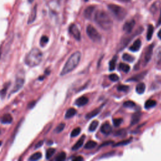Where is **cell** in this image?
I'll list each match as a JSON object with an SVG mask.
<instances>
[{
	"label": "cell",
	"mask_w": 161,
	"mask_h": 161,
	"mask_svg": "<svg viewBox=\"0 0 161 161\" xmlns=\"http://www.w3.org/2000/svg\"><path fill=\"white\" fill-rule=\"evenodd\" d=\"M94 21L104 30H109L113 27V21L109 15L103 10H99L94 15Z\"/></svg>",
	"instance_id": "obj_1"
},
{
	"label": "cell",
	"mask_w": 161,
	"mask_h": 161,
	"mask_svg": "<svg viewBox=\"0 0 161 161\" xmlns=\"http://www.w3.org/2000/svg\"><path fill=\"white\" fill-rule=\"evenodd\" d=\"M94 10H95V7L93 6V5H91V6L88 7L85 9L84 12V13H83L84 17L86 19H90L91 18Z\"/></svg>",
	"instance_id": "obj_11"
},
{
	"label": "cell",
	"mask_w": 161,
	"mask_h": 161,
	"mask_svg": "<svg viewBox=\"0 0 161 161\" xmlns=\"http://www.w3.org/2000/svg\"><path fill=\"white\" fill-rule=\"evenodd\" d=\"M99 125V122L97 120H94L93 122H91V123L90 124L89 127V130L90 132H94V131L97 128L98 126Z\"/></svg>",
	"instance_id": "obj_29"
},
{
	"label": "cell",
	"mask_w": 161,
	"mask_h": 161,
	"mask_svg": "<svg viewBox=\"0 0 161 161\" xmlns=\"http://www.w3.org/2000/svg\"><path fill=\"white\" fill-rule=\"evenodd\" d=\"M157 35H158V37H159L160 39H161V29L159 31Z\"/></svg>",
	"instance_id": "obj_47"
},
{
	"label": "cell",
	"mask_w": 161,
	"mask_h": 161,
	"mask_svg": "<svg viewBox=\"0 0 161 161\" xmlns=\"http://www.w3.org/2000/svg\"><path fill=\"white\" fill-rule=\"evenodd\" d=\"M123 122V119L121 118H114L113 120V123L115 127H119V126L122 124V123Z\"/></svg>",
	"instance_id": "obj_37"
},
{
	"label": "cell",
	"mask_w": 161,
	"mask_h": 161,
	"mask_svg": "<svg viewBox=\"0 0 161 161\" xmlns=\"http://www.w3.org/2000/svg\"><path fill=\"white\" fill-rule=\"evenodd\" d=\"M35 103H36V102H30V103L28 104V108L32 109V108H33V107L35 106Z\"/></svg>",
	"instance_id": "obj_44"
},
{
	"label": "cell",
	"mask_w": 161,
	"mask_h": 161,
	"mask_svg": "<svg viewBox=\"0 0 161 161\" xmlns=\"http://www.w3.org/2000/svg\"><path fill=\"white\" fill-rule=\"evenodd\" d=\"M118 1H122V2H126V3H127V2H129L130 0H118Z\"/></svg>",
	"instance_id": "obj_48"
},
{
	"label": "cell",
	"mask_w": 161,
	"mask_h": 161,
	"mask_svg": "<svg viewBox=\"0 0 161 161\" xmlns=\"http://www.w3.org/2000/svg\"><path fill=\"white\" fill-rule=\"evenodd\" d=\"M55 152V149L54 148H50L47 149V152H46V159H49L50 157H52L53 155Z\"/></svg>",
	"instance_id": "obj_32"
},
{
	"label": "cell",
	"mask_w": 161,
	"mask_h": 161,
	"mask_svg": "<svg viewBox=\"0 0 161 161\" xmlns=\"http://www.w3.org/2000/svg\"><path fill=\"white\" fill-rule=\"evenodd\" d=\"M131 140H132V139L122 141V142L114 144L113 147H118V146H123V145H127V144H128L129 143L131 142Z\"/></svg>",
	"instance_id": "obj_33"
},
{
	"label": "cell",
	"mask_w": 161,
	"mask_h": 161,
	"mask_svg": "<svg viewBox=\"0 0 161 161\" xmlns=\"http://www.w3.org/2000/svg\"><path fill=\"white\" fill-rule=\"evenodd\" d=\"M101 108H102V107L96 108V109L93 110V111H91V112L88 113V114H86V119H91V118H92L96 117V116L100 112Z\"/></svg>",
	"instance_id": "obj_20"
},
{
	"label": "cell",
	"mask_w": 161,
	"mask_h": 161,
	"mask_svg": "<svg viewBox=\"0 0 161 161\" xmlns=\"http://www.w3.org/2000/svg\"><path fill=\"white\" fill-rule=\"evenodd\" d=\"M101 132L104 135H109L112 132V127L108 122L103 123L101 127Z\"/></svg>",
	"instance_id": "obj_12"
},
{
	"label": "cell",
	"mask_w": 161,
	"mask_h": 161,
	"mask_svg": "<svg viewBox=\"0 0 161 161\" xmlns=\"http://www.w3.org/2000/svg\"><path fill=\"white\" fill-rule=\"evenodd\" d=\"M109 79L112 80V81L116 82L117 81V80H118L119 77L116 74H112L109 75Z\"/></svg>",
	"instance_id": "obj_41"
},
{
	"label": "cell",
	"mask_w": 161,
	"mask_h": 161,
	"mask_svg": "<svg viewBox=\"0 0 161 161\" xmlns=\"http://www.w3.org/2000/svg\"><path fill=\"white\" fill-rule=\"evenodd\" d=\"M88 103V99L87 97L86 96H80L78 99H76L75 102V104H76L78 107H82L85 104H86Z\"/></svg>",
	"instance_id": "obj_17"
},
{
	"label": "cell",
	"mask_w": 161,
	"mask_h": 161,
	"mask_svg": "<svg viewBox=\"0 0 161 161\" xmlns=\"http://www.w3.org/2000/svg\"><path fill=\"white\" fill-rule=\"evenodd\" d=\"M116 135H117V136H122V137H125V136L126 135V132L125 130H120V131H118V132H117V133H116Z\"/></svg>",
	"instance_id": "obj_42"
},
{
	"label": "cell",
	"mask_w": 161,
	"mask_h": 161,
	"mask_svg": "<svg viewBox=\"0 0 161 161\" xmlns=\"http://www.w3.org/2000/svg\"><path fill=\"white\" fill-rule=\"evenodd\" d=\"M117 57L115 56L112 58V59L110 60V64H109V69L110 71H112L114 70L116 67V64H117Z\"/></svg>",
	"instance_id": "obj_23"
},
{
	"label": "cell",
	"mask_w": 161,
	"mask_h": 161,
	"mask_svg": "<svg viewBox=\"0 0 161 161\" xmlns=\"http://www.w3.org/2000/svg\"><path fill=\"white\" fill-rule=\"evenodd\" d=\"M108 7L111 13L118 20H122L127 16V10L122 7L118 6L117 4H110L108 5Z\"/></svg>",
	"instance_id": "obj_4"
},
{
	"label": "cell",
	"mask_w": 161,
	"mask_h": 161,
	"mask_svg": "<svg viewBox=\"0 0 161 161\" xmlns=\"http://www.w3.org/2000/svg\"><path fill=\"white\" fill-rule=\"evenodd\" d=\"M49 42V38L47 36H42L41 39H40V44L42 47H44Z\"/></svg>",
	"instance_id": "obj_38"
},
{
	"label": "cell",
	"mask_w": 161,
	"mask_h": 161,
	"mask_svg": "<svg viewBox=\"0 0 161 161\" xmlns=\"http://www.w3.org/2000/svg\"><path fill=\"white\" fill-rule=\"evenodd\" d=\"M83 160V158L81 157V156H78V157H76L73 159L74 161H81Z\"/></svg>",
	"instance_id": "obj_45"
},
{
	"label": "cell",
	"mask_w": 161,
	"mask_h": 161,
	"mask_svg": "<svg viewBox=\"0 0 161 161\" xmlns=\"http://www.w3.org/2000/svg\"><path fill=\"white\" fill-rule=\"evenodd\" d=\"M153 49H154V45H150L149 47H147V50H146L145 53V61L146 63H148L152 57V53H153Z\"/></svg>",
	"instance_id": "obj_10"
},
{
	"label": "cell",
	"mask_w": 161,
	"mask_h": 161,
	"mask_svg": "<svg viewBox=\"0 0 161 161\" xmlns=\"http://www.w3.org/2000/svg\"><path fill=\"white\" fill-rule=\"evenodd\" d=\"M113 144L112 141H110V142H106L104 144H103L102 145H101V147H104V146H105L106 145H110V144Z\"/></svg>",
	"instance_id": "obj_46"
},
{
	"label": "cell",
	"mask_w": 161,
	"mask_h": 161,
	"mask_svg": "<svg viewBox=\"0 0 161 161\" xmlns=\"http://www.w3.org/2000/svg\"><path fill=\"white\" fill-rule=\"evenodd\" d=\"M140 118H141V113L140 112H137L134 113L132 115V119H131V125H133L139 123V122L140 120Z\"/></svg>",
	"instance_id": "obj_19"
},
{
	"label": "cell",
	"mask_w": 161,
	"mask_h": 161,
	"mask_svg": "<svg viewBox=\"0 0 161 161\" xmlns=\"http://www.w3.org/2000/svg\"><path fill=\"white\" fill-rule=\"evenodd\" d=\"M69 32L77 40H80V33L78 27L75 24H72L69 27Z\"/></svg>",
	"instance_id": "obj_7"
},
{
	"label": "cell",
	"mask_w": 161,
	"mask_h": 161,
	"mask_svg": "<svg viewBox=\"0 0 161 161\" xmlns=\"http://www.w3.org/2000/svg\"><path fill=\"white\" fill-rule=\"evenodd\" d=\"M142 32V28H140V29H138L137 31H136L133 34L130 35V33H127L128 35L125 36L122 38V39L121 40V42L119 44V50H121L122 49H124L127 45L131 42V40H132L133 37H135L136 35H137L138 33H140Z\"/></svg>",
	"instance_id": "obj_6"
},
{
	"label": "cell",
	"mask_w": 161,
	"mask_h": 161,
	"mask_svg": "<svg viewBox=\"0 0 161 161\" xmlns=\"http://www.w3.org/2000/svg\"><path fill=\"white\" fill-rule=\"evenodd\" d=\"M161 23V15H160V20H159V24Z\"/></svg>",
	"instance_id": "obj_50"
},
{
	"label": "cell",
	"mask_w": 161,
	"mask_h": 161,
	"mask_svg": "<svg viewBox=\"0 0 161 161\" xmlns=\"http://www.w3.org/2000/svg\"><path fill=\"white\" fill-rule=\"evenodd\" d=\"M42 52L37 48H33L28 53L25 59V62L29 67L37 66L42 62Z\"/></svg>",
	"instance_id": "obj_2"
},
{
	"label": "cell",
	"mask_w": 161,
	"mask_h": 161,
	"mask_svg": "<svg viewBox=\"0 0 161 161\" xmlns=\"http://www.w3.org/2000/svg\"><path fill=\"white\" fill-rule=\"evenodd\" d=\"M2 145V141H0V146Z\"/></svg>",
	"instance_id": "obj_51"
},
{
	"label": "cell",
	"mask_w": 161,
	"mask_h": 161,
	"mask_svg": "<svg viewBox=\"0 0 161 161\" xmlns=\"http://www.w3.org/2000/svg\"><path fill=\"white\" fill-rule=\"evenodd\" d=\"M24 83H25V80L23 78H17L16 80V83H15V84L14 87L12 90L11 93L13 94V93L18 92V91L23 87Z\"/></svg>",
	"instance_id": "obj_8"
},
{
	"label": "cell",
	"mask_w": 161,
	"mask_h": 161,
	"mask_svg": "<svg viewBox=\"0 0 161 161\" xmlns=\"http://www.w3.org/2000/svg\"><path fill=\"white\" fill-rule=\"evenodd\" d=\"M141 45H142V42H141V40L140 39L136 40L133 44L132 46L130 47L129 49L132 52H137L141 47Z\"/></svg>",
	"instance_id": "obj_16"
},
{
	"label": "cell",
	"mask_w": 161,
	"mask_h": 161,
	"mask_svg": "<svg viewBox=\"0 0 161 161\" xmlns=\"http://www.w3.org/2000/svg\"><path fill=\"white\" fill-rule=\"evenodd\" d=\"M145 84L144 83H139L137 86H136V92L138 94H142L145 92Z\"/></svg>",
	"instance_id": "obj_21"
},
{
	"label": "cell",
	"mask_w": 161,
	"mask_h": 161,
	"mask_svg": "<svg viewBox=\"0 0 161 161\" xmlns=\"http://www.w3.org/2000/svg\"><path fill=\"white\" fill-rule=\"evenodd\" d=\"M42 158V154L40 152H36L33 154L32 156H30V157L28 159L29 160L31 161H36Z\"/></svg>",
	"instance_id": "obj_28"
},
{
	"label": "cell",
	"mask_w": 161,
	"mask_h": 161,
	"mask_svg": "<svg viewBox=\"0 0 161 161\" xmlns=\"http://www.w3.org/2000/svg\"><path fill=\"white\" fill-rule=\"evenodd\" d=\"M156 104H157V102H156L155 100L149 99V100H147V102H145V108L146 109H149V108L154 107Z\"/></svg>",
	"instance_id": "obj_24"
},
{
	"label": "cell",
	"mask_w": 161,
	"mask_h": 161,
	"mask_svg": "<svg viewBox=\"0 0 161 161\" xmlns=\"http://www.w3.org/2000/svg\"><path fill=\"white\" fill-rule=\"evenodd\" d=\"M135 25V22L133 20H130V21L127 22L124 24L123 27V30L127 33H130L132 32Z\"/></svg>",
	"instance_id": "obj_9"
},
{
	"label": "cell",
	"mask_w": 161,
	"mask_h": 161,
	"mask_svg": "<svg viewBox=\"0 0 161 161\" xmlns=\"http://www.w3.org/2000/svg\"><path fill=\"white\" fill-rule=\"evenodd\" d=\"M65 157H66V154H65V152H62L57 155L56 158H55V160L63 161L65 159Z\"/></svg>",
	"instance_id": "obj_34"
},
{
	"label": "cell",
	"mask_w": 161,
	"mask_h": 161,
	"mask_svg": "<svg viewBox=\"0 0 161 161\" xmlns=\"http://www.w3.org/2000/svg\"><path fill=\"white\" fill-rule=\"evenodd\" d=\"M9 84H10L9 83H7L6 85H4L3 89H2L1 91H0V97H1V98H4L5 95H6V94H7V90H8V88L9 87Z\"/></svg>",
	"instance_id": "obj_31"
},
{
	"label": "cell",
	"mask_w": 161,
	"mask_h": 161,
	"mask_svg": "<svg viewBox=\"0 0 161 161\" xmlns=\"http://www.w3.org/2000/svg\"><path fill=\"white\" fill-rule=\"evenodd\" d=\"M86 33L88 37L94 42H98L102 40V35L91 25H89L87 27Z\"/></svg>",
	"instance_id": "obj_5"
},
{
	"label": "cell",
	"mask_w": 161,
	"mask_h": 161,
	"mask_svg": "<svg viewBox=\"0 0 161 161\" xmlns=\"http://www.w3.org/2000/svg\"><path fill=\"white\" fill-rule=\"evenodd\" d=\"M129 87L127 85H120L117 88V89L119 91H127Z\"/></svg>",
	"instance_id": "obj_40"
},
{
	"label": "cell",
	"mask_w": 161,
	"mask_h": 161,
	"mask_svg": "<svg viewBox=\"0 0 161 161\" xmlns=\"http://www.w3.org/2000/svg\"><path fill=\"white\" fill-rule=\"evenodd\" d=\"M65 128V124L64 123H60L59 124L57 127H56V128L55 129V132L56 133H60Z\"/></svg>",
	"instance_id": "obj_39"
},
{
	"label": "cell",
	"mask_w": 161,
	"mask_h": 161,
	"mask_svg": "<svg viewBox=\"0 0 161 161\" xmlns=\"http://www.w3.org/2000/svg\"><path fill=\"white\" fill-rule=\"evenodd\" d=\"M97 145V143L93 140H90L85 145L84 148L86 149H92Z\"/></svg>",
	"instance_id": "obj_27"
},
{
	"label": "cell",
	"mask_w": 161,
	"mask_h": 161,
	"mask_svg": "<svg viewBox=\"0 0 161 161\" xmlns=\"http://www.w3.org/2000/svg\"><path fill=\"white\" fill-rule=\"evenodd\" d=\"M43 144H44L43 141H40V142H38L36 145H35V149H38V148H39L40 147H42Z\"/></svg>",
	"instance_id": "obj_43"
},
{
	"label": "cell",
	"mask_w": 161,
	"mask_h": 161,
	"mask_svg": "<svg viewBox=\"0 0 161 161\" xmlns=\"http://www.w3.org/2000/svg\"><path fill=\"white\" fill-rule=\"evenodd\" d=\"M76 114V110H75L74 108H69L67 111L66 113H65V118H70L73 117Z\"/></svg>",
	"instance_id": "obj_22"
},
{
	"label": "cell",
	"mask_w": 161,
	"mask_h": 161,
	"mask_svg": "<svg viewBox=\"0 0 161 161\" xmlns=\"http://www.w3.org/2000/svg\"><path fill=\"white\" fill-rule=\"evenodd\" d=\"M147 71L140 73L137 75H134V76L129 78L128 79H127V81H135V82L139 81V80H142V79L144 78V77L145 76V75L147 74Z\"/></svg>",
	"instance_id": "obj_13"
},
{
	"label": "cell",
	"mask_w": 161,
	"mask_h": 161,
	"mask_svg": "<svg viewBox=\"0 0 161 161\" xmlns=\"http://www.w3.org/2000/svg\"><path fill=\"white\" fill-rule=\"evenodd\" d=\"M122 59L127 62H132L134 60V57L128 54H124L122 56Z\"/></svg>",
	"instance_id": "obj_30"
},
{
	"label": "cell",
	"mask_w": 161,
	"mask_h": 161,
	"mask_svg": "<svg viewBox=\"0 0 161 161\" xmlns=\"http://www.w3.org/2000/svg\"><path fill=\"white\" fill-rule=\"evenodd\" d=\"M154 33V27L152 25H149L148 27V30H147V40H151L152 37V35Z\"/></svg>",
	"instance_id": "obj_26"
},
{
	"label": "cell",
	"mask_w": 161,
	"mask_h": 161,
	"mask_svg": "<svg viewBox=\"0 0 161 161\" xmlns=\"http://www.w3.org/2000/svg\"><path fill=\"white\" fill-rule=\"evenodd\" d=\"M1 122L3 124H10L13 122V117L10 114H5L3 117L0 118Z\"/></svg>",
	"instance_id": "obj_14"
},
{
	"label": "cell",
	"mask_w": 161,
	"mask_h": 161,
	"mask_svg": "<svg viewBox=\"0 0 161 161\" xmlns=\"http://www.w3.org/2000/svg\"><path fill=\"white\" fill-rule=\"evenodd\" d=\"M119 69L120 70H122V71L127 73L129 72V70L130 69V65H128V64H126L124 63H120L119 64Z\"/></svg>",
	"instance_id": "obj_25"
},
{
	"label": "cell",
	"mask_w": 161,
	"mask_h": 161,
	"mask_svg": "<svg viewBox=\"0 0 161 161\" xmlns=\"http://www.w3.org/2000/svg\"><path fill=\"white\" fill-rule=\"evenodd\" d=\"M84 140H85V135H83L82 137L79 139L78 142L75 143V145L73 146V148H72V150L74 151H75V150L79 149L83 146L84 142Z\"/></svg>",
	"instance_id": "obj_18"
},
{
	"label": "cell",
	"mask_w": 161,
	"mask_h": 161,
	"mask_svg": "<svg viewBox=\"0 0 161 161\" xmlns=\"http://www.w3.org/2000/svg\"><path fill=\"white\" fill-rule=\"evenodd\" d=\"M37 12V5H35V6L32 9L31 13H30V15L29 18H28V24L32 23L35 21V20L36 19Z\"/></svg>",
	"instance_id": "obj_15"
},
{
	"label": "cell",
	"mask_w": 161,
	"mask_h": 161,
	"mask_svg": "<svg viewBox=\"0 0 161 161\" xmlns=\"http://www.w3.org/2000/svg\"><path fill=\"white\" fill-rule=\"evenodd\" d=\"M80 131H81V130H80V128L79 127L75 128V129H74V130L72 131L71 133H70V136H71L72 137H77V136L79 135V133H80Z\"/></svg>",
	"instance_id": "obj_36"
},
{
	"label": "cell",
	"mask_w": 161,
	"mask_h": 161,
	"mask_svg": "<svg viewBox=\"0 0 161 161\" xmlns=\"http://www.w3.org/2000/svg\"><path fill=\"white\" fill-rule=\"evenodd\" d=\"M123 107L128 108H132L135 107V103L132 101H127L123 103Z\"/></svg>",
	"instance_id": "obj_35"
},
{
	"label": "cell",
	"mask_w": 161,
	"mask_h": 161,
	"mask_svg": "<svg viewBox=\"0 0 161 161\" xmlns=\"http://www.w3.org/2000/svg\"><path fill=\"white\" fill-rule=\"evenodd\" d=\"M28 1L29 3H32V2L33 1V0H28Z\"/></svg>",
	"instance_id": "obj_49"
},
{
	"label": "cell",
	"mask_w": 161,
	"mask_h": 161,
	"mask_svg": "<svg viewBox=\"0 0 161 161\" xmlns=\"http://www.w3.org/2000/svg\"><path fill=\"white\" fill-rule=\"evenodd\" d=\"M80 57H81V54L79 51L74 52L70 55L67 62L65 63L61 73H60V75L63 76L65 74H67L68 73L72 72L78 65L80 62Z\"/></svg>",
	"instance_id": "obj_3"
}]
</instances>
